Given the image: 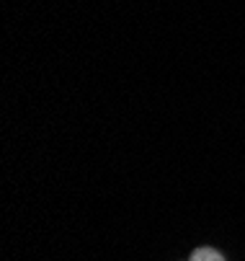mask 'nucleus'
I'll return each instance as SVG.
<instances>
[{"label": "nucleus", "mask_w": 245, "mask_h": 261, "mask_svg": "<svg viewBox=\"0 0 245 261\" xmlns=\"http://www.w3.org/2000/svg\"><path fill=\"white\" fill-rule=\"evenodd\" d=\"M189 261H225V256L217 251V248H209V246H201L191 253Z\"/></svg>", "instance_id": "obj_1"}]
</instances>
